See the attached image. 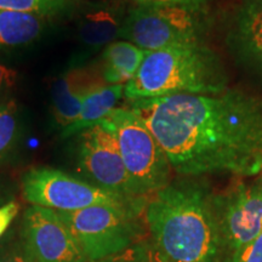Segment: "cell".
Returning <instances> with one entry per match:
<instances>
[{
	"label": "cell",
	"mask_w": 262,
	"mask_h": 262,
	"mask_svg": "<svg viewBox=\"0 0 262 262\" xmlns=\"http://www.w3.org/2000/svg\"><path fill=\"white\" fill-rule=\"evenodd\" d=\"M19 211L18 203L10 201L0 206V238L5 234L10 225L15 220Z\"/></svg>",
	"instance_id": "23"
},
{
	"label": "cell",
	"mask_w": 262,
	"mask_h": 262,
	"mask_svg": "<svg viewBox=\"0 0 262 262\" xmlns=\"http://www.w3.org/2000/svg\"><path fill=\"white\" fill-rule=\"evenodd\" d=\"M147 258H148V262H170L168 257L153 243H147Z\"/></svg>",
	"instance_id": "25"
},
{
	"label": "cell",
	"mask_w": 262,
	"mask_h": 262,
	"mask_svg": "<svg viewBox=\"0 0 262 262\" xmlns=\"http://www.w3.org/2000/svg\"><path fill=\"white\" fill-rule=\"evenodd\" d=\"M133 206L95 205L77 211H56L89 261L112 256L137 243L139 214Z\"/></svg>",
	"instance_id": "5"
},
{
	"label": "cell",
	"mask_w": 262,
	"mask_h": 262,
	"mask_svg": "<svg viewBox=\"0 0 262 262\" xmlns=\"http://www.w3.org/2000/svg\"><path fill=\"white\" fill-rule=\"evenodd\" d=\"M89 262H148L147 258V243H136L126 250L97 261Z\"/></svg>",
	"instance_id": "20"
},
{
	"label": "cell",
	"mask_w": 262,
	"mask_h": 262,
	"mask_svg": "<svg viewBox=\"0 0 262 262\" xmlns=\"http://www.w3.org/2000/svg\"><path fill=\"white\" fill-rule=\"evenodd\" d=\"M229 262H262V232L253 242L232 253Z\"/></svg>",
	"instance_id": "19"
},
{
	"label": "cell",
	"mask_w": 262,
	"mask_h": 262,
	"mask_svg": "<svg viewBox=\"0 0 262 262\" xmlns=\"http://www.w3.org/2000/svg\"><path fill=\"white\" fill-rule=\"evenodd\" d=\"M17 81V72L0 62V93L11 89Z\"/></svg>",
	"instance_id": "24"
},
{
	"label": "cell",
	"mask_w": 262,
	"mask_h": 262,
	"mask_svg": "<svg viewBox=\"0 0 262 262\" xmlns=\"http://www.w3.org/2000/svg\"><path fill=\"white\" fill-rule=\"evenodd\" d=\"M203 14L182 6L139 5L124 18L119 38L145 51L199 42Z\"/></svg>",
	"instance_id": "7"
},
{
	"label": "cell",
	"mask_w": 262,
	"mask_h": 262,
	"mask_svg": "<svg viewBox=\"0 0 262 262\" xmlns=\"http://www.w3.org/2000/svg\"><path fill=\"white\" fill-rule=\"evenodd\" d=\"M242 6H245V8L249 9L262 10V0H244Z\"/></svg>",
	"instance_id": "26"
},
{
	"label": "cell",
	"mask_w": 262,
	"mask_h": 262,
	"mask_svg": "<svg viewBox=\"0 0 262 262\" xmlns=\"http://www.w3.org/2000/svg\"><path fill=\"white\" fill-rule=\"evenodd\" d=\"M18 134V108L14 100H10L0 104V162L14 152Z\"/></svg>",
	"instance_id": "17"
},
{
	"label": "cell",
	"mask_w": 262,
	"mask_h": 262,
	"mask_svg": "<svg viewBox=\"0 0 262 262\" xmlns=\"http://www.w3.org/2000/svg\"><path fill=\"white\" fill-rule=\"evenodd\" d=\"M226 42L234 61L262 85V10L242 6Z\"/></svg>",
	"instance_id": "11"
},
{
	"label": "cell",
	"mask_w": 262,
	"mask_h": 262,
	"mask_svg": "<svg viewBox=\"0 0 262 262\" xmlns=\"http://www.w3.org/2000/svg\"><path fill=\"white\" fill-rule=\"evenodd\" d=\"M100 124L116 139L137 195L143 198L169 185L168 157L137 114L130 108H116Z\"/></svg>",
	"instance_id": "4"
},
{
	"label": "cell",
	"mask_w": 262,
	"mask_h": 262,
	"mask_svg": "<svg viewBox=\"0 0 262 262\" xmlns=\"http://www.w3.org/2000/svg\"><path fill=\"white\" fill-rule=\"evenodd\" d=\"M228 78L220 57L203 42L146 51L135 77L124 85L127 100L171 95H215L227 90Z\"/></svg>",
	"instance_id": "3"
},
{
	"label": "cell",
	"mask_w": 262,
	"mask_h": 262,
	"mask_svg": "<svg viewBox=\"0 0 262 262\" xmlns=\"http://www.w3.org/2000/svg\"><path fill=\"white\" fill-rule=\"evenodd\" d=\"M72 0H0V9L49 17L67 11Z\"/></svg>",
	"instance_id": "18"
},
{
	"label": "cell",
	"mask_w": 262,
	"mask_h": 262,
	"mask_svg": "<svg viewBox=\"0 0 262 262\" xmlns=\"http://www.w3.org/2000/svg\"><path fill=\"white\" fill-rule=\"evenodd\" d=\"M171 169L183 176L262 173V97L241 90L131 101Z\"/></svg>",
	"instance_id": "1"
},
{
	"label": "cell",
	"mask_w": 262,
	"mask_h": 262,
	"mask_svg": "<svg viewBox=\"0 0 262 262\" xmlns=\"http://www.w3.org/2000/svg\"><path fill=\"white\" fill-rule=\"evenodd\" d=\"M22 195L29 204L55 211H77L95 205L145 208L143 199L125 198L47 166L33 168L25 173Z\"/></svg>",
	"instance_id": "6"
},
{
	"label": "cell",
	"mask_w": 262,
	"mask_h": 262,
	"mask_svg": "<svg viewBox=\"0 0 262 262\" xmlns=\"http://www.w3.org/2000/svg\"><path fill=\"white\" fill-rule=\"evenodd\" d=\"M124 95V85H98L86 94L78 117L70 125L62 129V137H70L77 133L100 124L117 108Z\"/></svg>",
	"instance_id": "13"
},
{
	"label": "cell",
	"mask_w": 262,
	"mask_h": 262,
	"mask_svg": "<svg viewBox=\"0 0 262 262\" xmlns=\"http://www.w3.org/2000/svg\"><path fill=\"white\" fill-rule=\"evenodd\" d=\"M225 250L231 255L262 232V173L215 196Z\"/></svg>",
	"instance_id": "10"
},
{
	"label": "cell",
	"mask_w": 262,
	"mask_h": 262,
	"mask_svg": "<svg viewBox=\"0 0 262 262\" xmlns=\"http://www.w3.org/2000/svg\"><path fill=\"white\" fill-rule=\"evenodd\" d=\"M215 194L192 180L169 183L146 206L153 244L170 262H221L225 250Z\"/></svg>",
	"instance_id": "2"
},
{
	"label": "cell",
	"mask_w": 262,
	"mask_h": 262,
	"mask_svg": "<svg viewBox=\"0 0 262 262\" xmlns=\"http://www.w3.org/2000/svg\"><path fill=\"white\" fill-rule=\"evenodd\" d=\"M136 4L143 6H159L171 5L182 6V8L193 10V11L204 12L209 0H133Z\"/></svg>",
	"instance_id": "21"
},
{
	"label": "cell",
	"mask_w": 262,
	"mask_h": 262,
	"mask_svg": "<svg viewBox=\"0 0 262 262\" xmlns=\"http://www.w3.org/2000/svg\"><path fill=\"white\" fill-rule=\"evenodd\" d=\"M146 51L125 40L107 45L102 52V80L108 85H126L139 71Z\"/></svg>",
	"instance_id": "14"
},
{
	"label": "cell",
	"mask_w": 262,
	"mask_h": 262,
	"mask_svg": "<svg viewBox=\"0 0 262 262\" xmlns=\"http://www.w3.org/2000/svg\"><path fill=\"white\" fill-rule=\"evenodd\" d=\"M44 17L0 9V50L26 47L44 31Z\"/></svg>",
	"instance_id": "15"
},
{
	"label": "cell",
	"mask_w": 262,
	"mask_h": 262,
	"mask_svg": "<svg viewBox=\"0 0 262 262\" xmlns=\"http://www.w3.org/2000/svg\"><path fill=\"white\" fill-rule=\"evenodd\" d=\"M21 242L29 262H89L71 229L51 209H26Z\"/></svg>",
	"instance_id": "8"
},
{
	"label": "cell",
	"mask_w": 262,
	"mask_h": 262,
	"mask_svg": "<svg viewBox=\"0 0 262 262\" xmlns=\"http://www.w3.org/2000/svg\"><path fill=\"white\" fill-rule=\"evenodd\" d=\"M78 164L80 171L98 187L125 198L143 199L136 194L116 139L101 124L81 131Z\"/></svg>",
	"instance_id": "9"
},
{
	"label": "cell",
	"mask_w": 262,
	"mask_h": 262,
	"mask_svg": "<svg viewBox=\"0 0 262 262\" xmlns=\"http://www.w3.org/2000/svg\"><path fill=\"white\" fill-rule=\"evenodd\" d=\"M9 196H10V193L8 192V189H6L5 186L0 182V206L5 204V203L10 202Z\"/></svg>",
	"instance_id": "27"
},
{
	"label": "cell",
	"mask_w": 262,
	"mask_h": 262,
	"mask_svg": "<svg viewBox=\"0 0 262 262\" xmlns=\"http://www.w3.org/2000/svg\"><path fill=\"white\" fill-rule=\"evenodd\" d=\"M0 262H29L22 242L0 248Z\"/></svg>",
	"instance_id": "22"
},
{
	"label": "cell",
	"mask_w": 262,
	"mask_h": 262,
	"mask_svg": "<svg viewBox=\"0 0 262 262\" xmlns=\"http://www.w3.org/2000/svg\"><path fill=\"white\" fill-rule=\"evenodd\" d=\"M102 85L88 67H73L66 71L52 88V114L62 129L73 122L80 112L86 94Z\"/></svg>",
	"instance_id": "12"
},
{
	"label": "cell",
	"mask_w": 262,
	"mask_h": 262,
	"mask_svg": "<svg viewBox=\"0 0 262 262\" xmlns=\"http://www.w3.org/2000/svg\"><path fill=\"white\" fill-rule=\"evenodd\" d=\"M123 21L117 10L95 9L86 12L80 19L78 35L86 47L101 48L110 45L119 38Z\"/></svg>",
	"instance_id": "16"
}]
</instances>
